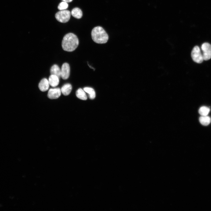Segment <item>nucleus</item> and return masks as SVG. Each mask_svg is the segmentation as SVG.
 <instances>
[{
	"label": "nucleus",
	"mask_w": 211,
	"mask_h": 211,
	"mask_svg": "<svg viewBox=\"0 0 211 211\" xmlns=\"http://www.w3.org/2000/svg\"><path fill=\"white\" fill-rule=\"evenodd\" d=\"M70 16L71 13L69 11L64 10L57 12L55 15V17L59 22L65 23L69 21Z\"/></svg>",
	"instance_id": "obj_3"
},
{
	"label": "nucleus",
	"mask_w": 211,
	"mask_h": 211,
	"mask_svg": "<svg viewBox=\"0 0 211 211\" xmlns=\"http://www.w3.org/2000/svg\"><path fill=\"white\" fill-rule=\"evenodd\" d=\"M68 7V3L63 1L59 4L58 6V9L61 11L67 9Z\"/></svg>",
	"instance_id": "obj_17"
},
{
	"label": "nucleus",
	"mask_w": 211,
	"mask_h": 211,
	"mask_svg": "<svg viewBox=\"0 0 211 211\" xmlns=\"http://www.w3.org/2000/svg\"><path fill=\"white\" fill-rule=\"evenodd\" d=\"M85 92L89 94V97L91 99H94L96 97V93L94 89L92 88L86 87L84 88Z\"/></svg>",
	"instance_id": "obj_15"
},
{
	"label": "nucleus",
	"mask_w": 211,
	"mask_h": 211,
	"mask_svg": "<svg viewBox=\"0 0 211 211\" xmlns=\"http://www.w3.org/2000/svg\"><path fill=\"white\" fill-rule=\"evenodd\" d=\"M77 97L79 99L86 100L87 99V96L85 91L81 88L79 89L76 93Z\"/></svg>",
	"instance_id": "obj_13"
},
{
	"label": "nucleus",
	"mask_w": 211,
	"mask_h": 211,
	"mask_svg": "<svg viewBox=\"0 0 211 211\" xmlns=\"http://www.w3.org/2000/svg\"><path fill=\"white\" fill-rule=\"evenodd\" d=\"M61 89L59 88L50 89L48 92V97L50 99H56L61 95Z\"/></svg>",
	"instance_id": "obj_6"
},
{
	"label": "nucleus",
	"mask_w": 211,
	"mask_h": 211,
	"mask_svg": "<svg viewBox=\"0 0 211 211\" xmlns=\"http://www.w3.org/2000/svg\"><path fill=\"white\" fill-rule=\"evenodd\" d=\"M71 14L74 18L77 19L81 18L83 15V12L81 10L77 8H76L72 10Z\"/></svg>",
	"instance_id": "obj_12"
},
{
	"label": "nucleus",
	"mask_w": 211,
	"mask_h": 211,
	"mask_svg": "<svg viewBox=\"0 0 211 211\" xmlns=\"http://www.w3.org/2000/svg\"><path fill=\"white\" fill-rule=\"evenodd\" d=\"M63 1L68 3H70L72 2L73 0H62Z\"/></svg>",
	"instance_id": "obj_18"
},
{
	"label": "nucleus",
	"mask_w": 211,
	"mask_h": 211,
	"mask_svg": "<svg viewBox=\"0 0 211 211\" xmlns=\"http://www.w3.org/2000/svg\"><path fill=\"white\" fill-rule=\"evenodd\" d=\"M91 36L94 41L100 44L107 43L109 38L107 32L100 26H96L93 29Z\"/></svg>",
	"instance_id": "obj_2"
},
{
	"label": "nucleus",
	"mask_w": 211,
	"mask_h": 211,
	"mask_svg": "<svg viewBox=\"0 0 211 211\" xmlns=\"http://www.w3.org/2000/svg\"><path fill=\"white\" fill-rule=\"evenodd\" d=\"M210 111V109L205 106L201 107L199 110V113L202 116H207Z\"/></svg>",
	"instance_id": "obj_16"
},
{
	"label": "nucleus",
	"mask_w": 211,
	"mask_h": 211,
	"mask_svg": "<svg viewBox=\"0 0 211 211\" xmlns=\"http://www.w3.org/2000/svg\"><path fill=\"white\" fill-rule=\"evenodd\" d=\"M199 120L201 123L204 126L208 125L211 122L210 118L207 116H201L200 117Z\"/></svg>",
	"instance_id": "obj_14"
},
{
	"label": "nucleus",
	"mask_w": 211,
	"mask_h": 211,
	"mask_svg": "<svg viewBox=\"0 0 211 211\" xmlns=\"http://www.w3.org/2000/svg\"><path fill=\"white\" fill-rule=\"evenodd\" d=\"M204 60L208 61L211 59V45L208 43H203L201 47Z\"/></svg>",
	"instance_id": "obj_5"
},
{
	"label": "nucleus",
	"mask_w": 211,
	"mask_h": 211,
	"mask_svg": "<svg viewBox=\"0 0 211 211\" xmlns=\"http://www.w3.org/2000/svg\"><path fill=\"white\" fill-rule=\"evenodd\" d=\"M50 73L51 75L57 76L59 78L61 77V70L57 65H54L51 67Z\"/></svg>",
	"instance_id": "obj_10"
},
{
	"label": "nucleus",
	"mask_w": 211,
	"mask_h": 211,
	"mask_svg": "<svg viewBox=\"0 0 211 211\" xmlns=\"http://www.w3.org/2000/svg\"><path fill=\"white\" fill-rule=\"evenodd\" d=\"M88 64V66H89V67H90V68H92V69H93V70H95V69H94V68H93V67H92V66H90V65H89Z\"/></svg>",
	"instance_id": "obj_19"
},
{
	"label": "nucleus",
	"mask_w": 211,
	"mask_h": 211,
	"mask_svg": "<svg viewBox=\"0 0 211 211\" xmlns=\"http://www.w3.org/2000/svg\"><path fill=\"white\" fill-rule=\"evenodd\" d=\"M48 81L46 78L42 79L39 85V88L42 92H44L48 90L49 87Z\"/></svg>",
	"instance_id": "obj_8"
},
{
	"label": "nucleus",
	"mask_w": 211,
	"mask_h": 211,
	"mask_svg": "<svg viewBox=\"0 0 211 211\" xmlns=\"http://www.w3.org/2000/svg\"><path fill=\"white\" fill-rule=\"evenodd\" d=\"M70 68L69 64L67 63H64L61 69V77L64 80L68 78L70 75Z\"/></svg>",
	"instance_id": "obj_7"
},
{
	"label": "nucleus",
	"mask_w": 211,
	"mask_h": 211,
	"mask_svg": "<svg viewBox=\"0 0 211 211\" xmlns=\"http://www.w3.org/2000/svg\"><path fill=\"white\" fill-rule=\"evenodd\" d=\"M79 41L77 37L74 34L69 33L64 37L62 46L64 50L68 52H72L77 47Z\"/></svg>",
	"instance_id": "obj_1"
},
{
	"label": "nucleus",
	"mask_w": 211,
	"mask_h": 211,
	"mask_svg": "<svg viewBox=\"0 0 211 211\" xmlns=\"http://www.w3.org/2000/svg\"><path fill=\"white\" fill-rule=\"evenodd\" d=\"M72 87L71 85L69 83L65 84L62 87L61 90L63 94L65 96L69 95L72 90Z\"/></svg>",
	"instance_id": "obj_11"
},
{
	"label": "nucleus",
	"mask_w": 211,
	"mask_h": 211,
	"mask_svg": "<svg viewBox=\"0 0 211 211\" xmlns=\"http://www.w3.org/2000/svg\"><path fill=\"white\" fill-rule=\"evenodd\" d=\"M191 57L193 61L198 63H202L204 60L200 49L198 46L193 48L191 53Z\"/></svg>",
	"instance_id": "obj_4"
},
{
	"label": "nucleus",
	"mask_w": 211,
	"mask_h": 211,
	"mask_svg": "<svg viewBox=\"0 0 211 211\" xmlns=\"http://www.w3.org/2000/svg\"><path fill=\"white\" fill-rule=\"evenodd\" d=\"M59 77L57 76L51 75L49 78L48 82L49 85L53 87H57L59 84Z\"/></svg>",
	"instance_id": "obj_9"
}]
</instances>
